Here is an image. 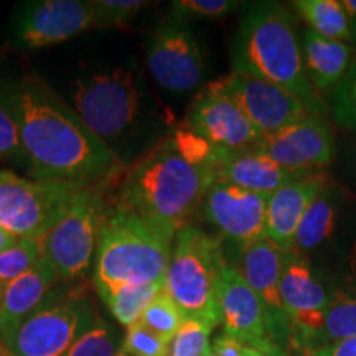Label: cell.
Returning a JSON list of instances; mask_svg holds the SVG:
<instances>
[{
	"label": "cell",
	"mask_w": 356,
	"mask_h": 356,
	"mask_svg": "<svg viewBox=\"0 0 356 356\" xmlns=\"http://www.w3.org/2000/svg\"><path fill=\"white\" fill-rule=\"evenodd\" d=\"M0 102L19 126L22 149L37 180L99 188L118 175L114 150L42 78L26 74L0 92Z\"/></svg>",
	"instance_id": "obj_1"
},
{
	"label": "cell",
	"mask_w": 356,
	"mask_h": 356,
	"mask_svg": "<svg viewBox=\"0 0 356 356\" xmlns=\"http://www.w3.org/2000/svg\"><path fill=\"white\" fill-rule=\"evenodd\" d=\"M213 181V165L191 159L172 137L129 168L118 188L114 207L142 218L173 241L202 207Z\"/></svg>",
	"instance_id": "obj_2"
},
{
	"label": "cell",
	"mask_w": 356,
	"mask_h": 356,
	"mask_svg": "<svg viewBox=\"0 0 356 356\" xmlns=\"http://www.w3.org/2000/svg\"><path fill=\"white\" fill-rule=\"evenodd\" d=\"M233 70L277 84L312 111L327 115L322 96L307 76L296 22L277 2H256L246 8L234 44Z\"/></svg>",
	"instance_id": "obj_3"
},
{
	"label": "cell",
	"mask_w": 356,
	"mask_h": 356,
	"mask_svg": "<svg viewBox=\"0 0 356 356\" xmlns=\"http://www.w3.org/2000/svg\"><path fill=\"white\" fill-rule=\"evenodd\" d=\"M172 243L134 213L109 208L92 267L97 296L102 297L122 286L163 282Z\"/></svg>",
	"instance_id": "obj_4"
},
{
	"label": "cell",
	"mask_w": 356,
	"mask_h": 356,
	"mask_svg": "<svg viewBox=\"0 0 356 356\" xmlns=\"http://www.w3.org/2000/svg\"><path fill=\"white\" fill-rule=\"evenodd\" d=\"M228 259L221 241L198 226L185 225L172 243L163 289L185 318L216 328L220 317V282Z\"/></svg>",
	"instance_id": "obj_5"
},
{
	"label": "cell",
	"mask_w": 356,
	"mask_h": 356,
	"mask_svg": "<svg viewBox=\"0 0 356 356\" xmlns=\"http://www.w3.org/2000/svg\"><path fill=\"white\" fill-rule=\"evenodd\" d=\"M99 317L78 287L58 286L19 327L0 338L8 356H65Z\"/></svg>",
	"instance_id": "obj_6"
},
{
	"label": "cell",
	"mask_w": 356,
	"mask_h": 356,
	"mask_svg": "<svg viewBox=\"0 0 356 356\" xmlns=\"http://www.w3.org/2000/svg\"><path fill=\"white\" fill-rule=\"evenodd\" d=\"M108 211L99 190L81 188L38 239L42 257L55 267L60 282L88 277L95 267L97 239Z\"/></svg>",
	"instance_id": "obj_7"
},
{
	"label": "cell",
	"mask_w": 356,
	"mask_h": 356,
	"mask_svg": "<svg viewBox=\"0 0 356 356\" xmlns=\"http://www.w3.org/2000/svg\"><path fill=\"white\" fill-rule=\"evenodd\" d=\"M73 109L84 126L109 145L122 137L139 115L140 91L136 74L129 68L86 74L74 86Z\"/></svg>",
	"instance_id": "obj_8"
},
{
	"label": "cell",
	"mask_w": 356,
	"mask_h": 356,
	"mask_svg": "<svg viewBox=\"0 0 356 356\" xmlns=\"http://www.w3.org/2000/svg\"><path fill=\"white\" fill-rule=\"evenodd\" d=\"M76 186L24 178L0 168V228L40 239L78 193Z\"/></svg>",
	"instance_id": "obj_9"
},
{
	"label": "cell",
	"mask_w": 356,
	"mask_h": 356,
	"mask_svg": "<svg viewBox=\"0 0 356 356\" xmlns=\"http://www.w3.org/2000/svg\"><path fill=\"white\" fill-rule=\"evenodd\" d=\"M96 26L92 0H30L17 7L8 37L15 48L38 50Z\"/></svg>",
	"instance_id": "obj_10"
},
{
	"label": "cell",
	"mask_w": 356,
	"mask_h": 356,
	"mask_svg": "<svg viewBox=\"0 0 356 356\" xmlns=\"http://www.w3.org/2000/svg\"><path fill=\"white\" fill-rule=\"evenodd\" d=\"M147 68L160 88L177 95L197 89L204 78V50L186 22L160 25L147 43Z\"/></svg>",
	"instance_id": "obj_11"
},
{
	"label": "cell",
	"mask_w": 356,
	"mask_h": 356,
	"mask_svg": "<svg viewBox=\"0 0 356 356\" xmlns=\"http://www.w3.org/2000/svg\"><path fill=\"white\" fill-rule=\"evenodd\" d=\"M280 297L297 350L314 353L318 348L325 312L332 297L304 256L287 252L280 279Z\"/></svg>",
	"instance_id": "obj_12"
},
{
	"label": "cell",
	"mask_w": 356,
	"mask_h": 356,
	"mask_svg": "<svg viewBox=\"0 0 356 356\" xmlns=\"http://www.w3.org/2000/svg\"><path fill=\"white\" fill-rule=\"evenodd\" d=\"M220 83L261 137L270 136L309 114H318L291 91L248 71L233 70Z\"/></svg>",
	"instance_id": "obj_13"
},
{
	"label": "cell",
	"mask_w": 356,
	"mask_h": 356,
	"mask_svg": "<svg viewBox=\"0 0 356 356\" xmlns=\"http://www.w3.org/2000/svg\"><path fill=\"white\" fill-rule=\"evenodd\" d=\"M286 257L287 251L264 238L239 248L238 266H234L264 305L270 338L282 350L292 345L291 325L280 297Z\"/></svg>",
	"instance_id": "obj_14"
},
{
	"label": "cell",
	"mask_w": 356,
	"mask_h": 356,
	"mask_svg": "<svg viewBox=\"0 0 356 356\" xmlns=\"http://www.w3.org/2000/svg\"><path fill=\"white\" fill-rule=\"evenodd\" d=\"M188 131L225 152L252 150L261 140L259 132L222 89L220 79L208 84L191 104Z\"/></svg>",
	"instance_id": "obj_15"
},
{
	"label": "cell",
	"mask_w": 356,
	"mask_h": 356,
	"mask_svg": "<svg viewBox=\"0 0 356 356\" xmlns=\"http://www.w3.org/2000/svg\"><path fill=\"white\" fill-rule=\"evenodd\" d=\"M254 150L287 170L317 172V168L332 162L335 139L327 115L309 114L270 136L261 137Z\"/></svg>",
	"instance_id": "obj_16"
},
{
	"label": "cell",
	"mask_w": 356,
	"mask_h": 356,
	"mask_svg": "<svg viewBox=\"0 0 356 356\" xmlns=\"http://www.w3.org/2000/svg\"><path fill=\"white\" fill-rule=\"evenodd\" d=\"M267 198L226 181H213L202 203L203 216L222 238L243 248L266 238Z\"/></svg>",
	"instance_id": "obj_17"
},
{
	"label": "cell",
	"mask_w": 356,
	"mask_h": 356,
	"mask_svg": "<svg viewBox=\"0 0 356 356\" xmlns=\"http://www.w3.org/2000/svg\"><path fill=\"white\" fill-rule=\"evenodd\" d=\"M218 300L222 333L264 353L277 346L270 338L264 305L231 262L221 274Z\"/></svg>",
	"instance_id": "obj_18"
},
{
	"label": "cell",
	"mask_w": 356,
	"mask_h": 356,
	"mask_svg": "<svg viewBox=\"0 0 356 356\" xmlns=\"http://www.w3.org/2000/svg\"><path fill=\"white\" fill-rule=\"evenodd\" d=\"M213 172L215 181H226L267 197L296 178L312 173L287 170L266 155L256 152L254 149L243 152H225L216 149Z\"/></svg>",
	"instance_id": "obj_19"
},
{
	"label": "cell",
	"mask_w": 356,
	"mask_h": 356,
	"mask_svg": "<svg viewBox=\"0 0 356 356\" xmlns=\"http://www.w3.org/2000/svg\"><path fill=\"white\" fill-rule=\"evenodd\" d=\"M325 188V180L317 172L296 178L280 186L267 198L266 238L291 252L296 231L309 204Z\"/></svg>",
	"instance_id": "obj_20"
},
{
	"label": "cell",
	"mask_w": 356,
	"mask_h": 356,
	"mask_svg": "<svg viewBox=\"0 0 356 356\" xmlns=\"http://www.w3.org/2000/svg\"><path fill=\"white\" fill-rule=\"evenodd\" d=\"M58 284L60 279L55 267L44 257H40L25 274L6 284L0 305V338L33 314Z\"/></svg>",
	"instance_id": "obj_21"
},
{
	"label": "cell",
	"mask_w": 356,
	"mask_h": 356,
	"mask_svg": "<svg viewBox=\"0 0 356 356\" xmlns=\"http://www.w3.org/2000/svg\"><path fill=\"white\" fill-rule=\"evenodd\" d=\"M302 56L307 76L320 96L332 95L355 61L350 43L328 40L307 30L302 37Z\"/></svg>",
	"instance_id": "obj_22"
},
{
	"label": "cell",
	"mask_w": 356,
	"mask_h": 356,
	"mask_svg": "<svg viewBox=\"0 0 356 356\" xmlns=\"http://www.w3.org/2000/svg\"><path fill=\"white\" fill-rule=\"evenodd\" d=\"M335 203H333L328 190L323 188L302 216L291 252L304 256V252L318 248L328 238H332L333 231H335Z\"/></svg>",
	"instance_id": "obj_23"
},
{
	"label": "cell",
	"mask_w": 356,
	"mask_h": 356,
	"mask_svg": "<svg viewBox=\"0 0 356 356\" xmlns=\"http://www.w3.org/2000/svg\"><path fill=\"white\" fill-rule=\"evenodd\" d=\"M292 6L309 24L312 32L323 38L350 43V17L341 0H297Z\"/></svg>",
	"instance_id": "obj_24"
},
{
	"label": "cell",
	"mask_w": 356,
	"mask_h": 356,
	"mask_svg": "<svg viewBox=\"0 0 356 356\" xmlns=\"http://www.w3.org/2000/svg\"><path fill=\"white\" fill-rule=\"evenodd\" d=\"M163 291V282L152 284H134L114 289L101 297V300L108 305L113 317L122 327H132L137 323L147 307Z\"/></svg>",
	"instance_id": "obj_25"
},
{
	"label": "cell",
	"mask_w": 356,
	"mask_h": 356,
	"mask_svg": "<svg viewBox=\"0 0 356 356\" xmlns=\"http://www.w3.org/2000/svg\"><path fill=\"white\" fill-rule=\"evenodd\" d=\"M356 337V299L348 292H338L325 312L318 348ZM317 348V350H318Z\"/></svg>",
	"instance_id": "obj_26"
},
{
	"label": "cell",
	"mask_w": 356,
	"mask_h": 356,
	"mask_svg": "<svg viewBox=\"0 0 356 356\" xmlns=\"http://www.w3.org/2000/svg\"><path fill=\"white\" fill-rule=\"evenodd\" d=\"M122 333L115 325L97 317L65 356H118L122 351Z\"/></svg>",
	"instance_id": "obj_27"
},
{
	"label": "cell",
	"mask_w": 356,
	"mask_h": 356,
	"mask_svg": "<svg viewBox=\"0 0 356 356\" xmlns=\"http://www.w3.org/2000/svg\"><path fill=\"white\" fill-rule=\"evenodd\" d=\"M184 320L185 317L181 310L163 289L152 300V304L147 307L139 322L157 335L165 338L167 341H172V338L180 330Z\"/></svg>",
	"instance_id": "obj_28"
},
{
	"label": "cell",
	"mask_w": 356,
	"mask_h": 356,
	"mask_svg": "<svg viewBox=\"0 0 356 356\" xmlns=\"http://www.w3.org/2000/svg\"><path fill=\"white\" fill-rule=\"evenodd\" d=\"M42 257L38 239L20 238L12 248L0 251V282L8 284L25 274Z\"/></svg>",
	"instance_id": "obj_29"
},
{
	"label": "cell",
	"mask_w": 356,
	"mask_h": 356,
	"mask_svg": "<svg viewBox=\"0 0 356 356\" xmlns=\"http://www.w3.org/2000/svg\"><path fill=\"white\" fill-rule=\"evenodd\" d=\"M332 118L338 127L356 132V58L348 73L332 92Z\"/></svg>",
	"instance_id": "obj_30"
},
{
	"label": "cell",
	"mask_w": 356,
	"mask_h": 356,
	"mask_svg": "<svg viewBox=\"0 0 356 356\" xmlns=\"http://www.w3.org/2000/svg\"><path fill=\"white\" fill-rule=\"evenodd\" d=\"M215 328L200 320L185 318L170 341L168 356H203L210 348V335Z\"/></svg>",
	"instance_id": "obj_31"
},
{
	"label": "cell",
	"mask_w": 356,
	"mask_h": 356,
	"mask_svg": "<svg viewBox=\"0 0 356 356\" xmlns=\"http://www.w3.org/2000/svg\"><path fill=\"white\" fill-rule=\"evenodd\" d=\"M122 353L129 356H168L170 341L137 322L127 328L122 341Z\"/></svg>",
	"instance_id": "obj_32"
},
{
	"label": "cell",
	"mask_w": 356,
	"mask_h": 356,
	"mask_svg": "<svg viewBox=\"0 0 356 356\" xmlns=\"http://www.w3.org/2000/svg\"><path fill=\"white\" fill-rule=\"evenodd\" d=\"M239 3L234 0H175L170 3L173 20L221 19L229 15Z\"/></svg>",
	"instance_id": "obj_33"
},
{
	"label": "cell",
	"mask_w": 356,
	"mask_h": 356,
	"mask_svg": "<svg viewBox=\"0 0 356 356\" xmlns=\"http://www.w3.org/2000/svg\"><path fill=\"white\" fill-rule=\"evenodd\" d=\"M96 8V26L99 29H122L145 6L142 0H92Z\"/></svg>",
	"instance_id": "obj_34"
},
{
	"label": "cell",
	"mask_w": 356,
	"mask_h": 356,
	"mask_svg": "<svg viewBox=\"0 0 356 356\" xmlns=\"http://www.w3.org/2000/svg\"><path fill=\"white\" fill-rule=\"evenodd\" d=\"M25 159L15 119L0 102V160Z\"/></svg>",
	"instance_id": "obj_35"
},
{
	"label": "cell",
	"mask_w": 356,
	"mask_h": 356,
	"mask_svg": "<svg viewBox=\"0 0 356 356\" xmlns=\"http://www.w3.org/2000/svg\"><path fill=\"white\" fill-rule=\"evenodd\" d=\"M211 351L216 356H243L246 345L238 341L236 338L221 333L220 337H216L211 343Z\"/></svg>",
	"instance_id": "obj_36"
},
{
	"label": "cell",
	"mask_w": 356,
	"mask_h": 356,
	"mask_svg": "<svg viewBox=\"0 0 356 356\" xmlns=\"http://www.w3.org/2000/svg\"><path fill=\"white\" fill-rule=\"evenodd\" d=\"M312 356H356V337L315 350Z\"/></svg>",
	"instance_id": "obj_37"
},
{
	"label": "cell",
	"mask_w": 356,
	"mask_h": 356,
	"mask_svg": "<svg viewBox=\"0 0 356 356\" xmlns=\"http://www.w3.org/2000/svg\"><path fill=\"white\" fill-rule=\"evenodd\" d=\"M341 2H343L346 13H348L350 17V29H351L350 44L355 50L356 48V0H341Z\"/></svg>",
	"instance_id": "obj_38"
},
{
	"label": "cell",
	"mask_w": 356,
	"mask_h": 356,
	"mask_svg": "<svg viewBox=\"0 0 356 356\" xmlns=\"http://www.w3.org/2000/svg\"><path fill=\"white\" fill-rule=\"evenodd\" d=\"M19 239H20V238H17L15 234L8 233L7 229L0 228V251H6V249L12 248L13 244L19 241Z\"/></svg>",
	"instance_id": "obj_39"
},
{
	"label": "cell",
	"mask_w": 356,
	"mask_h": 356,
	"mask_svg": "<svg viewBox=\"0 0 356 356\" xmlns=\"http://www.w3.org/2000/svg\"><path fill=\"white\" fill-rule=\"evenodd\" d=\"M275 348H277V346H275ZM243 356H273V355L264 353V351H261V350L251 348V346H246V350H244Z\"/></svg>",
	"instance_id": "obj_40"
},
{
	"label": "cell",
	"mask_w": 356,
	"mask_h": 356,
	"mask_svg": "<svg viewBox=\"0 0 356 356\" xmlns=\"http://www.w3.org/2000/svg\"><path fill=\"white\" fill-rule=\"evenodd\" d=\"M350 293V296H353L356 299V269L353 270V274H351L350 277V284H348V291H346Z\"/></svg>",
	"instance_id": "obj_41"
},
{
	"label": "cell",
	"mask_w": 356,
	"mask_h": 356,
	"mask_svg": "<svg viewBox=\"0 0 356 356\" xmlns=\"http://www.w3.org/2000/svg\"><path fill=\"white\" fill-rule=\"evenodd\" d=\"M270 355H273V356H289L286 353V350H282L280 346H277V348H274L273 351H270Z\"/></svg>",
	"instance_id": "obj_42"
},
{
	"label": "cell",
	"mask_w": 356,
	"mask_h": 356,
	"mask_svg": "<svg viewBox=\"0 0 356 356\" xmlns=\"http://www.w3.org/2000/svg\"><path fill=\"white\" fill-rule=\"evenodd\" d=\"M3 291H6V284L0 282V305H2V299H3Z\"/></svg>",
	"instance_id": "obj_43"
},
{
	"label": "cell",
	"mask_w": 356,
	"mask_h": 356,
	"mask_svg": "<svg viewBox=\"0 0 356 356\" xmlns=\"http://www.w3.org/2000/svg\"><path fill=\"white\" fill-rule=\"evenodd\" d=\"M203 356H216L215 353H213V351H211V348H208V351H207V353H204Z\"/></svg>",
	"instance_id": "obj_44"
},
{
	"label": "cell",
	"mask_w": 356,
	"mask_h": 356,
	"mask_svg": "<svg viewBox=\"0 0 356 356\" xmlns=\"http://www.w3.org/2000/svg\"><path fill=\"white\" fill-rule=\"evenodd\" d=\"M0 355H6V356H8V355H7V351L3 350V346H2V345H0Z\"/></svg>",
	"instance_id": "obj_45"
},
{
	"label": "cell",
	"mask_w": 356,
	"mask_h": 356,
	"mask_svg": "<svg viewBox=\"0 0 356 356\" xmlns=\"http://www.w3.org/2000/svg\"><path fill=\"white\" fill-rule=\"evenodd\" d=\"M118 356H129V355H126V353H122V351H121V353H119Z\"/></svg>",
	"instance_id": "obj_46"
},
{
	"label": "cell",
	"mask_w": 356,
	"mask_h": 356,
	"mask_svg": "<svg viewBox=\"0 0 356 356\" xmlns=\"http://www.w3.org/2000/svg\"><path fill=\"white\" fill-rule=\"evenodd\" d=\"M0 356H6V355H0Z\"/></svg>",
	"instance_id": "obj_47"
}]
</instances>
